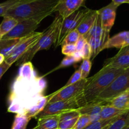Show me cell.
<instances>
[{
    "label": "cell",
    "instance_id": "1",
    "mask_svg": "<svg viewBox=\"0 0 129 129\" xmlns=\"http://www.w3.org/2000/svg\"><path fill=\"white\" fill-rule=\"evenodd\" d=\"M46 88V81L38 76L31 62L23 64L11 86L8 112L25 115L44 98Z\"/></svg>",
    "mask_w": 129,
    "mask_h": 129
},
{
    "label": "cell",
    "instance_id": "2",
    "mask_svg": "<svg viewBox=\"0 0 129 129\" xmlns=\"http://www.w3.org/2000/svg\"><path fill=\"white\" fill-rule=\"evenodd\" d=\"M59 0H19L4 16L21 21L31 18H45L55 12Z\"/></svg>",
    "mask_w": 129,
    "mask_h": 129
},
{
    "label": "cell",
    "instance_id": "3",
    "mask_svg": "<svg viewBox=\"0 0 129 129\" xmlns=\"http://www.w3.org/2000/svg\"><path fill=\"white\" fill-rule=\"evenodd\" d=\"M125 69L103 66L96 74L90 77L83 93L78 96L79 107L93 103Z\"/></svg>",
    "mask_w": 129,
    "mask_h": 129
},
{
    "label": "cell",
    "instance_id": "4",
    "mask_svg": "<svg viewBox=\"0 0 129 129\" xmlns=\"http://www.w3.org/2000/svg\"><path fill=\"white\" fill-rule=\"evenodd\" d=\"M63 18L58 15L50 26L42 31L37 42L16 61V66H21L26 62H31L35 54L42 50H48L52 45H55L59 33V28Z\"/></svg>",
    "mask_w": 129,
    "mask_h": 129
},
{
    "label": "cell",
    "instance_id": "5",
    "mask_svg": "<svg viewBox=\"0 0 129 129\" xmlns=\"http://www.w3.org/2000/svg\"><path fill=\"white\" fill-rule=\"evenodd\" d=\"M129 89V68L117 77L91 103L105 105L117 96Z\"/></svg>",
    "mask_w": 129,
    "mask_h": 129
},
{
    "label": "cell",
    "instance_id": "6",
    "mask_svg": "<svg viewBox=\"0 0 129 129\" xmlns=\"http://www.w3.org/2000/svg\"><path fill=\"white\" fill-rule=\"evenodd\" d=\"M89 11L90 9L85 7L83 8L62 19L59 28V35L55 44V47L61 45L64 39L69 32L77 28L83 18Z\"/></svg>",
    "mask_w": 129,
    "mask_h": 129
},
{
    "label": "cell",
    "instance_id": "7",
    "mask_svg": "<svg viewBox=\"0 0 129 129\" xmlns=\"http://www.w3.org/2000/svg\"><path fill=\"white\" fill-rule=\"evenodd\" d=\"M89 80V78H86V79H81L79 81L71 85L63 86L62 88L54 92L52 94L48 95L49 100L47 103H54L59 101L67 100L75 97H78L83 93Z\"/></svg>",
    "mask_w": 129,
    "mask_h": 129
},
{
    "label": "cell",
    "instance_id": "8",
    "mask_svg": "<svg viewBox=\"0 0 129 129\" xmlns=\"http://www.w3.org/2000/svg\"><path fill=\"white\" fill-rule=\"evenodd\" d=\"M43 20V18H39L18 21L16 26L10 32L3 37L2 39H22L26 37L35 31Z\"/></svg>",
    "mask_w": 129,
    "mask_h": 129
},
{
    "label": "cell",
    "instance_id": "9",
    "mask_svg": "<svg viewBox=\"0 0 129 129\" xmlns=\"http://www.w3.org/2000/svg\"><path fill=\"white\" fill-rule=\"evenodd\" d=\"M79 107L78 97L67 100L59 101L54 103H47L44 109L35 117V119L50 115H58L62 112L71 110L77 109Z\"/></svg>",
    "mask_w": 129,
    "mask_h": 129
},
{
    "label": "cell",
    "instance_id": "10",
    "mask_svg": "<svg viewBox=\"0 0 129 129\" xmlns=\"http://www.w3.org/2000/svg\"><path fill=\"white\" fill-rule=\"evenodd\" d=\"M42 34V32L34 31L31 35L23 38L11 54L5 59V61L10 66L12 65L37 42Z\"/></svg>",
    "mask_w": 129,
    "mask_h": 129
},
{
    "label": "cell",
    "instance_id": "11",
    "mask_svg": "<svg viewBox=\"0 0 129 129\" xmlns=\"http://www.w3.org/2000/svg\"><path fill=\"white\" fill-rule=\"evenodd\" d=\"M118 6L119 5L112 1L106 6L97 10L102 21L103 37L107 42L110 39V32L115 23L116 13Z\"/></svg>",
    "mask_w": 129,
    "mask_h": 129
},
{
    "label": "cell",
    "instance_id": "12",
    "mask_svg": "<svg viewBox=\"0 0 129 129\" xmlns=\"http://www.w3.org/2000/svg\"><path fill=\"white\" fill-rule=\"evenodd\" d=\"M103 66L123 69L129 68V45L120 49L115 56L107 59Z\"/></svg>",
    "mask_w": 129,
    "mask_h": 129
},
{
    "label": "cell",
    "instance_id": "13",
    "mask_svg": "<svg viewBox=\"0 0 129 129\" xmlns=\"http://www.w3.org/2000/svg\"><path fill=\"white\" fill-rule=\"evenodd\" d=\"M85 0H59L55 10L63 18L69 16L84 6Z\"/></svg>",
    "mask_w": 129,
    "mask_h": 129
},
{
    "label": "cell",
    "instance_id": "14",
    "mask_svg": "<svg viewBox=\"0 0 129 129\" xmlns=\"http://www.w3.org/2000/svg\"><path fill=\"white\" fill-rule=\"evenodd\" d=\"M129 45V31H124L110 37L105 45L103 50L110 48L122 49Z\"/></svg>",
    "mask_w": 129,
    "mask_h": 129
},
{
    "label": "cell",
    "instance_id": "15",
    "mask_svg": "<svg viewBox=\"0 0 129 129\" xmlns=\"http://www.w3.org/2000/svg\"><path fill=\"white\" fill-rule=\"evenodd\" d=\"M97 14H98L97 10H90L87 15L83 18L76 28L81 35L84 36L89 32L95 21Z\"/></svg>",
    "mask_w": 129,
    "mask_h": 129
},
{
    "label": "cell",
    "instance_id": "16",
    "mask_svg": "<svg viewBox=\"0 0 129 129\" xmlns=\"http://www.w3.org/2000/svg\"><path fill=\"white\" fill-rule=\"evenodd\" d=\"M59 117L58 115H50L37 119V129H58Z\"/></svg>",
    "mask_w": 129,
    "mask_h": 129
},
{
    "label": "cell",
    "instance_id": "17",
    "mask_svg": "<svg viewBox=\"0 0 129 129\" xmlns=\"http://www.w3.org/2000/svg\"><path fill=\"white\" fill-rule=\"evenodd\" d=\"M127 110H120L108 105H102L100 112L101 120H108L117 118L128 112Z\"/></svg>",
    "mask_w": 129,
    "mask_h": 129
},
{
    "label": "cell",
    "instance_id": "18",
    "mask_svg": "<svg viewBox=\"0 0 129 129\" xmlns=\"http://www.w3.org/2000/svg\"><path fill=\"white\" fill-rule=\"evenodd\" d=\"M22 39H1L0 40V54L3 55L6 59L11 54Z\"/></svg>",
    "mask_w": 129,
    "mask_h": 129
},
{
    "label": "cell",
    "instance_id": "19",
    "mask_svg": "<svg viewBox=\"0 0 129 129\" xmlns=\"http://www.w3.org/2000/svg\"><path fill=\"white\" fill-rule=\"evenodd\" d=\"M87 42L89 44L91 47V60H93L101 51L103 50V47L107 43V41L104 39L103 35V36L100 37L90 38L87 40Z\"/></svg>",
    "mask_w": 129,
    "mask_h": 129
},
{
    "label": "cell",
    "instance_id": "20",
    "mask_svg": "<svg viewBox=\"0 0 129 129\" xmlns=\"http://www.w3.org/2000/svg\"><path fill=\"white\" fill-rule=\"evenodd\" d=\"M120 110H129V93L127 91L111 100L107 104Z\"/></svg>",
    "mask_w": 129,
    "mask_h": 129
},
{
    "label": "cell",
    "instance_id": "21",
    "mask_svg": "<svg viewBox=\"0 0 129 129\" xmlns=\"http://www.w3.org/2000/svg\"><path fill=\"white\" fill-rule=\"evenodd\" d=\"M102 105L99 103H89L78 108L80 115H86L89 117L100 115Z\"/></svg>",
    "mask_w": 129,
    "mask_h": 129
},
{
    "label": "cell",
    "instance_id": "22",
    "mask_svg": "<svg viewBox=\"0 0 129 129\" xmlns=\"http://www.w3.org/2000/svg\"><path fill=\"white\" fill-rule=\"evenodd\" d=\"M18 21L11 16H3V20L0 24V37L10 32L16 25Z\"/></svg>",
    "mask_w": 129,
    "mask_h": 129
},
{
    "label": "cell",
    "instance_id": "23",
    "mask_svg": "<svg viewBox=\"0 0 129 129\" xmlns=\"http://www.w3.org/2000/svg\"><path fill=\"white\" fill-rule=\"evenodd\" d=\"M103 28H102V21H101L100 16L99 14H97L96 18L95 21H94V24H93V26L89 32L84 36V37L88 40V39L90 38H95V37H100L103 36Z\"/></svg>",
    "mask_w": 129,
    "mask_h": 129
},
{
    "label": "cell",
    "instance_id": "24",
    "mask_svg": "<svg viewBox=\"0 0 129 129\" xmlns=\"http://www.w3.org/2000/svg\"><path fill=\"white\" fill-rule=\"evenodd\" d=\"M129 125V111L110 123L107 129H124Z\"/></svg>",
    "mask_w": 129,
    "mask_h": 129
},
{
    "label": "cell",
    "instance_id": "25",
    "mask_svg": "<svg viewBox=\"0 0 129 129\" xmlns=\"http://www.w3.org/2000/svg\"><path fill=\"white\" fill-rule=\"evenodd\" d=\"M30 120V118H29L26 115L21 113L16 114L11 129H26L27 125Z\"/></svg>",
    "mask_w": 129,
    "mask_h": 129
},
{
    "label": "cell",
    "instance_id": "26",
    "mask_svg": "<svg viewBox=\"0 0 129 129\" xmlns=\"http://www.w3.org/2000/svg\"><path fill=\"white\" fill-rule=\"evenodd\" d=\"M118 117L108 120H101L98 121V122L90 123V124L88 125L87 127H86L85 128L83 129H103L107 126L109 125L112 122L115 120Z\"/></svg>",
    "mask_w": 129,
    "mask_h": 129
},
{
    "label": "cell",
    "instance_id": "27",
    "mask_svg": "<svg viewBox=\"0 0 129 129\" xmlns=\"http://www.w3.org/2000/svg\"><path fill=\"white\" fill-rule=\"evenodd\" d=\"M80 35H81L76 29L73 30L66 35L60 45L62 46L63 45H66V44H75L76 45Z\"/></svg>",
    "mask_w": 129,
    "mask_h": 129
},
{
    "label": "cell",
    "instance_id": "28",
    "mask_svg": "<svg viewBox=\"0 0 129 129\" xmlns=\"http://www.w3.org/2000/svg\"><path fill=\"white\" fill-rule=\"evenodd\" d=\"M92 63L90 59H83V62L81 64L79 69L81 72L82 79H84L88 78V75L90 73L91 69Z\"/></svg>",
    "mask_w": 129,
    "mask_h": 129
},
{
    "label": "cell",
    "instance_id": "29",
    "mask_svg": "<svg viewBox=\"0 0 129 129\" xmlns=\"http://www.w3.org/2000/svg\"><path fill=\"white\" fill-rule=\"evenodd\" d=\"M79 115H80V113H79L78 108L77 109L66 111V112H62V113L59 115V122L77 118V117H79Z\"/></svg>",
    "mask_w": 129,
    "mask_h": 129
},
{
    "label": "cell",
    "instance_id": "30",
    "mask_svg": "<svg viewBox=\"0 0 129 129\" xmlns=\"http://www.w3.org/2000/svg\"><path fill=\"white\" fill-rule=\"evenodd\" d=\"M90 124L89 117L86 115H80L73 129H83Z\"/></svg>",
    "mask_w": 129,
    "mask_h": 129
},
{
    "label": "cell",
    "instance_id": "31",
    "mask_svg": "<svg viewBox=\"0 0 129 129\" xmlns=\"http://www.w3.org/2000/svg\"><path fill=\"white\" fill-rule=\"evenodd\" d=\"M76 62H78V61L76 60V59L73 57V55L66 56L65 57L62 59V60L61 62L60 63V64H59L56 68H55L53 71L57 70L58 69H60V68H66V67L71 66L76 64Z\"/></svg>",
    "mask_w": 129,
    "mask_h": 129
},
{
    "label": "cell",
    "instance_id": "32",
    "mask_svg": "<svg viewBox=\"0 0 129 129\" xmlns=\"http://www.w3.org/2000/svg\"><path fill=\"white\" fill-rule=\"evenodd\" d=\"M18 1L19 0H8L0 3V16L3 17L8 10L11 8L16 3L18 2Z\"/></svg>",
    "mask_w": 129,
    "mask_h": 129
},
{
    "label": "cell",
    "instance_id": "33",
    "mask_svg": "<svg viewBox=\"0 0 129 129\" xmlns=\"http://www.w3.org/2000/svg\"><path fill=\"white\" fill-rule=\"evenodd\" d=\"M79 117L73 118V119L67 120L64 121H60L59 123L58 129H73L74 125L76 123Z\"/></svg>",
    "mask_w": 129,
    "mask_h": 129
},
{
    "label": "cell",
    "instance_id": "34",
    "mask_svg": "<svg viewBox=\"0 0 129 129\" xmlns=\"http://www.w3.org/2000/svg\"><path fill=\"white\" fill-rule=\"evenodd\" d=\"M76 51L75 44H66L62 45V53L66 56L73 55Z\"/></svg>",
    "mask_w": 129,
    "mask_h": 129
},
{
    "label": "cell",
    "instance_id": "35",
    "mask_svg": "<svg viewBox=\"0 0 129 129\" xmlns=\"http://www.w3.org/2000/svg\"><path fill=\"white\" fill-rule=\"evenodd\" d=\"M81 72L80 69H78V70L76 71L74 73V74L71 76V78H69V79L68 80V81L67 82L66 84L64 85V86H68L71 85V84H74V83L79 81L81 80Z\"/></svg>",
    "mask_w": 129,
    "mask_h": 129
},
{
    "label": "cell",
    "instance_id": "36",
    "mask_svg": "<svg viewBox=\"0 0 129 129\" xmlns=\"http://www.w3.org/2000/svg\"><path fill=\"white\" fill-rule=\"evenodd\" d=\"M82 54V57L83 59H90L91 57V47L89 46V44L88 42L85 44L84 47L81 51Z\"/></svg>",
    "mask_w": 129,
    "mask_h": 129
},
{
    "label": "cell",
    "instance_id": "37",
    "mask_svg": "<svg viewBox=\"0 0 129 129\" xmlns=\"http://www.w3.org/2000/svg\"><path fill=\"white\" fill-rule=\"evenodd\" d=\"M87 43V40L84 37L83 35H80L79 39L77 41L76 44V47L77 51H81L85 45V44Z\"/></svg>",
    "mask_w": 129,
    "mask_h": 129
},
{
    "label": "cell",
    "instance_id": "38",
    "mask_svg": "<svg viewBox=\"0 0 129 129\" xmlns=\"http://www.w3.org/2000/svg\"><path fill=\"white\" fill-rule=\"evenodd\" d=\"M10 67H11V66L8 64L5 61L0 65V79L4 75V74L8 70Z\"/></svg>",
    "mask_w": 129,
    "mask_h": 129
},
{
    "label": "cell",
    "instance_id": "39",
    "mask_svg": "<svg viewBox=\"0 0 129 129\" xmlns=\"http://www.w3.org/2000/svg\"><path fill=\"white\" fill-rule=\"evenodd\" d=\"M73 55L78 62H79L80 60H83V57H82V54H81V51L75 52L74 54H73Z\"/></svg>",
    "mask_w": 129,
    "mask_h": 129
},
{
    "label": "cell",
    "instance_id": "40",
    "mask_svg": "<svg viewBox=\"0 0 129 129\" xmlns=\"http://www.w3.org/2000/svg\"><path fill=\"white\" fill-rule=\"evenodd\" d=\"M112 1L114 3L117 4L118 5H121L123 3L129 4V0H112Z\"/></svg>",
    "mask_w": 129,
    "mask_h": 129
},
{
    "label": "cell",
    "instance_id": "41",
    "mask_svg": "<svg viewBox=\"0 0 129 129\" xmlns=\"http://www.w3.org/2000/svg\"><path fill=\"white\" fill-rule=\"evenodd\" d=\"M5 57L3 55H2L1 54H0V65L2 64L3 63L5 62Z\"/></svg>",
    "mask_w": 129,
    "mask_h": 129
},
{
    "label": "cell",
    "instance_id": "42",
    "mask_svg": "<svg viewBox=\"0 0 129 129\" xmlns=\"http://www.w3.org/2000/svg\"><path fill=\"white\" fill-rule=\"evenodd\" d=\"M124 129H129V125H128V126H127V127H126V128H125Z\"/></svg>",
    "mask_w": 129,
    "mask_h": 129
},
{
    "label": "cell",
    "instance_id": "43",
    "mask_svg": "<svg viewBox=\"0 0 129 129\" xmlns=\"http://www.w3.org/2000/svg\"><path fill=\"white\" fill-rule=\"evenodd\" d=\"M108 126H107V127H105V128H103V129H107V127H108Z\"/></svg>",
    "mask_w": 129,
    "mask_h": 129
},
{
    "label": "cell",
    "instance_id": "44",
    "mask_svg": "<svg viewBox=\"0 0 129 129\" xmlns=\"http://www.w3.org/2000/svg\"><path fill=\"white\" fill-rule=\"evenodd\" d=\"M32 129H37V128H36V127H35V128H32Z\"/></svg>",
    "mask_w": 129,
    "mask_h": 129
},
{
    "label": "cell",
    "instance_id": "45",
    "mask_svg": "<svg viewBox=\"0 0 129 129\" xmlns=\"http://www.w3.org/2000/svg\"><path fill=\"white\" fill-rule=\"evenodd\" d=\"M1 39H2V38H1V37H0V40H1Z\"/></svg>",
    "mask_w": 129,
    "mask_h": 129
},
{
    "label": "cell",
    "instance_id": "46",
    "mask_svg": "<svg viewBox=\"0 0 129 129\" xmlns=\"http://www.w3.org/2000/svg\"><path fill=\"white\" fill-rule=\"evenodd\" d=\"M127 92H128V93H129V89H128V91H127Z\"/></svg>",
    "mask_w": 129,
    "mask_h": 129
}]
</instances>
